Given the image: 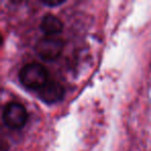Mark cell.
Listing matches in <instances>:
<instances>
[{
    "label": "cell",
    "instance_id": "1",
    "mask_svg": "<svg viewBox=\"0 0 151 151\" xmlns=\"http://www.w3.org/2000/svg\"><path fill=\"white\" fill-rule=\"evenodd\" d=\"M48 70L40 63H28L19 73V80L23 86L32 90H40L48 82Z\"/></svg>",
    "mask_w": 151,
    "mask_h": 151
},
{
    "label": "cell",
    "instance_id": "4",
    "mask_svg": "<svg viewBox=\"0 0 151 151\" xmlns=\"http://www.w3.org/2000/svg\"><path fill=\"white\" fill-rule=\"evenodd\" d=\"M64 87L58 82L50 81L47 82L40 90L37 91V95L42 101L47 104H54L61 101L64 96Z\"/></svg>",
    "mask_w": 151,
    "mask_h": 151
},
{
    "label": "cell",
    "instance_id": "6",
    "mask_svg": "<svg viewBox=\"0 0 151 151\" xmlns=\"http://www.w3.org/2000/svg\"><path fill=\"white\" fill-rule=\"evenodd\" d=\"M42 3H44L45 5H47V6H57V5H60L62 4V3H64V0H62V1H52V0H50V1H47V0H42Z\"/></svg>",
    "mask_w": 151,
    "mask_h": 151
},
{
    "label": "cell",
    "instance_id": "3",
    "mask_svg": "<svg viewBox=\"0 0 151 151\" xmlns=\"http://www.w3.org/2000/svg\"><path fill=\"white\" fill-rule=\"evenodd\" d=\"M64 48V42L54 36H45L40 38L34 46L35 53L44 60L52 61L61 55Z\"/></svg>",
    "mask_w": 151,
    "mask_h": 151
},
{
    "label": "cell",
    "instance_id": "5",
    "mask_svg": "<svg viewBox=\"0 0 151 151\" xmlns=\"http://www.w3.org/2000/svg\"><path fill=\"white\" fill-rule=\"evenodd\" d=\"M40 28L47 36H54L60 33L63 29V23L53 14H47L42 17Z\"/></svg>",
    "mask_w": 151,
    "mask_h": 151
},
{
    "label": "cell",
    "instance_id": "2",
    "mask_svg": "<svg viewBox=\"0 0 151 151\" xmlns=\"http://www.w3.org/2000/svg\"><path fill=\"white\" fill-rule=\"evenodd\" d=\"M28 113L26 108L17 101L6 104L2 111V120L7 127L12 129H20L26 124Z\"/></svg>",
    "mask_w": 151,
    "mask_h": 151
}]
</instances>
